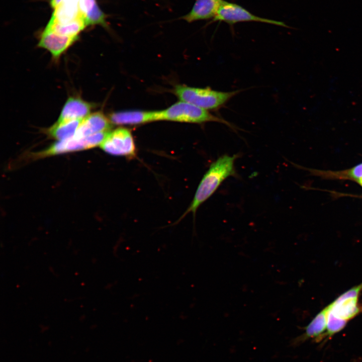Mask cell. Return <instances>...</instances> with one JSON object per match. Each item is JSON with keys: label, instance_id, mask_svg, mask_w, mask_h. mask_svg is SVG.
<instances>
[{"label": "cell", "instance_id": "6da1fadb", "mask_svg": "<svg viewBox=\"0 0 362 362\" xmlns=\"http://www.w3.org/2000/svg\"><path fill=\"white\" fill-rule=\"evenodd\" d=\"M238 157V154H224L210 165L199 184L186 214L191 212L195 214L199 206L215 193L223 181L230 176H237L234 163Z\"/></svg>", "mask_w": 362, "mask_h": 362}, {"label": "cell", "instance_id": "7a4b0ae2", "mask_svg": "<svg viewBox=\"0 0 362 362\" xmlns=\"http://www.w3.org/2000/svg\"><path fill=\"white\" fill-rule=\"evenodd\" d=\"M155 121H168L191 123L215 122L225 124L233 130L234 126L225 119L215 116L208 110L180 101L168 108L155 111Z\"/></svg>", "mask_w": 362, "mask_h": 362}, {"label": "cell", "instance_id": "3957f363", "mask_svg": "<svg viewBox=\"0 0 362 362\" xmlns=\"http://www.w3.org/2000/svg\"><path fill=\"white\" fill-rule=\"evenodd\" d=\"M242 91L221 92L210 87H195L176 85L173 93L178 99L206 110L218 109Z\"/></svg>", "mask_w": 362, "mask_h": 362}, {"label": "cell", "instance_id": "277c9868", "mask_svg": "<svg viewBox=\"0 0 362 362\" xmlns=\"http://www.w3.org/2000/svg\"><path fill=\"white\" fill-rule=\"evenodd\" d=\"M213 22H224L229 25L239 22H256L289 28L285 23L256 16L237 4L221 0Z\"/></svg>", "mask_w": 362, "mask_h": 362}, {"label": "cell", "instance_id": "5b68a950", "mask_svg": "<svg viewBox=\"0 0 362 362\" xmlns=\"http://www.w3.org/2000/svg\"><path fill=\"white\" fill-rule=\"evenodd\" d=\"M109 131L96 133L83 138H71L58 141L46 149L37 154V157H44L63 153L87 149L101 145Z\"/></svg>", "mask_w": 362, "mask_h": 362}, {"label": "cell", "instance_id": "8992f818", "mask_svg": "<svg viewBox=\"0 0 362 362\" xmlns=\"http://www.w3.org/2000/svg\"><path fill=\"white\" fill-rule=\"evenodd\" d=\"M106 153L116 156L133 157L136 154V146L130 131L119 127L109 131L100 145Z\"/></svg>", "mask_w": 362, "mask_h": 362}, {"label": "cell", "instance_id": "52a82bcc", "mask_svg": "<svg viewBox=\"0 0 362 362\" xmlns=\"http://www.w3.org/2000/svg\"><path fill=\"white\" fill-rule=\"evenodd\" d=\"M362 291V283L339 296L328 305L329 312L334 316L348 321L362 312L358 298Z\"/></svg>", "mask_w": 362, "mask_h": 362}, {"label": "cell", "instance_id": "ba28073f", "mask_svg": "<svg viewBox=\"0 0 362 362\" xmlns=\"http://www.w3.org/2000/svg\"><path fill=\"white\" fill-rule=\"evenodd\" d=\"M77 39L78 37L62 36L44 29L40 34L38 47L48 50L57 60Z\"/></svg>", "mask_w": 362, "mask_h": 362}, {"label": "cell", "instance_id": "9c48e42d", "mask_svg": "<svg viewBox=\"0 0 362 362\" xmlns=\"http://www.w3.org/2000/svg\"><path fill=\"white\" fill-rule=\"evenodd\" d=\"M79 1V0L61 1L53 9L52 15L48 22L57 24L65 25L79 20L85 21L80 10Z\"/></svg>", "mask_w": 362, "mask_h": 362}, {"label": "cell", "instance_id": "30bf717a", "mask_svg": "<svg viewBox=\"0 0 362 362\" xmlns=\"http://www.w3.org/2000/svg\"><path fill=\"white\" fill-rule=\"evenodd\" d=\"M112 125L109 118L102 112L94 113L82 120L73 137L81 138L96 133L109 131Z\"/></svg>", "mask_w": 362, "mask_h": 362}, {"label": "cell", "instance_id": "8fae6325", "mask_svg": "<svg viewBox=\"0 0 362 362\" xmlns=\"http://www.w3.org/2000/svg\"><path fill=\"white\" fill-rule=\"evenodd\" d=\"M93 106L80 98L70 97L62 108L57 121L82 120L90 114Z\"/></svg>", "mask_w": 362, "mask_h": 362}, {"label": "cell", "instance_id": "7c38bea8", "mask_svg": "<svg viewBox=\"0 0 362 362\" xmlns=\"http://www.w3.org/2000/svg\"><path fill=\"white\" fill-rule=\"evenodd\" d=\"M112 124L135 125L155 121V111L128 110L112 113L109 117Z\"/></svg>", "mask_w": 362, "mask_h": 362}, {"label": "cell", "instance_id": "4fadbf2b", "mask_svg": "<svg viewBox=\"0 0 362 362\" xmlns=\"http://www.w3.org/2000/svg\"><path fill=\"white\" fill-rule=\"evenodd\" d=\"M220 1L196 0L191 11L179 19L188 23L214 19Z\"/></svg>", "mask_w": 362, "mask_h": 362}, {"label": "cell", "instance_id": "5bb4252c", "mask_svg": "<svg viewBox=\"0 0 362 362\" xmlns=\"http://www.w3.org/2000/svg\"><path fill=\"white\" fill-rule=\"evenodd\" d=\"M79 4L87 26L100 25L109 29L108 16L100 8L97 0H79Z\"/></svg>", "mask_w": 362, "mask_h": 362}, {"label": "cell", "instance_id": "9a60e30c", "mask_svg": "<svg viewBox=\"0 0 362 362\" xmlns=\"http://www.w3.org/2000/svg\"><path fill=\"white\" fill-rule=\"evenodd\" d=\"M329 307L327 306L318 313L306 327L305 331L302 336L304 339L315 338L317 340L323 338L326 330L327 314Z\"/></svg>", "mask_w": 362, "mask_h": 362}, {"label": "cell", "instance_id": "2e32d148", "mask_svg": "<svg viewBox=\"0 0 362 362\" xmlns=\"http://www.w3.org/2000/svg\"><path fill=\"white\" fill-rule=\"evenodd\" d=\"M82 120L57 121L48 129V133L58 141L71 138L74 136Z\"/></svg>", "mask_w": 362, "mask_h": 362}, {"label": "cell", "instance_id": "e0dca14e", "mask_svg": "<svg viewBox=\"0 0 362 362\" xmlns=\"http://www.w3.org/2000/svg\"><path fill=\"white\" fill-rule=\"evenodd\" d=\"M314 174L326 178L348 179L356 181L357 183L362 179V163L355 166L346 170L332 171H319L313 170L311 171Z\"/></svg>", "mask_w": 362, "mask_h": 362}, {"label": "cell", "instance_id": "ac0fdd59", "mask_svg": "<svg viewBox=\"0 0 362 362\" xmlns=\"http://www.w3.org/2000/svg\"><path fill=\"white\" fill-rule=\"evenodd\" d=\"M347 322L348 321L346 320L334 316L328 311L326 330L324 334L323 338L326 336L329 337L339 332L344 328Z\"/></svg>", "mask_w": 362, "mask_h": 362}, {"label": "cell", "instance_id": "d6986e66", "mask_svg": "<svg viewBox=\"0 0 362 362\" xmlns=\"http://www.w3.org/2000/svg\"><path fill=\"white\" fill-rule=\"evenodd\" d=\"M62 0H49V3L51 8L53 9L55 8Z\"/></svg>", "mask_w": 362, "mask_h": 362}, {"label": "cell", "instance_id": "ffe728a7", "mask_svg": "<svg viewBox=\"0 0 362 362\" xmlns=\"http://www.w3.org/2000/svg\"><path fill=\"white\" fill-rule=\"evenodd\" d=\"M358 183L362 187V179H361Z\"/></svg>", "mask_w": 362, "mask_h": 362}, {"label": "cell", "instance_id": "44dd1931", "mask_svg": "<svg viewBox=\"0 0 362 362\" xmlns=\"http://www.w3.org/2000/svg\"><path fill=\"white\" fill-rule=\"evenodd\" d=\"M217 1H220V0H217Z\"/></svg>", "mask_w": 362, "mask_h": 362}]
</instances>
